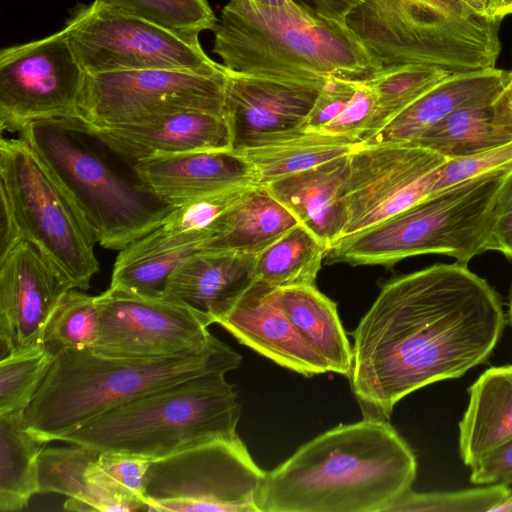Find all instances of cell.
Listing matches in <instances>:
<instances>
[{
  "instance_id": "obj_21",
  "label": "cell",
  "mask_w": 512,
  "mask_h": 512,
  "mask_svg": "<svg viewBox=\"0 0 512 512\" xmlns=\"http://www.w3.org/2000/svg\"><path fill=\"white\" fill-rule=\"evenodd\" d=\"M257 255L200 250L169 276L162 297L183 304L217 324L256 281Z\"/></svg>"
},
{
  "instance_id": "obj_50",
  "label": "cell",
  "mask_w": 512,
  "mask_h": 512,
  "mask_svg": "<svg viewBox=\"0 0 512 512\" xmlns=\"http://www.w3.org/2000/svg\"><path fill=\"white\" fill-rule=\"evenodd\" d=\"M508 322L512 328V285L509 293V304H508Z\"/></svg>"
},
{
  "instance_id": "obj_5",
  "label": "cell",
  "mask_w": 512,
  "mask_h": 512,
  "mask_svg": "<svg viewBox=\"0 0 512 512\" xmlns=\"http://www.w3.org/2000/svg\"><path fill=\"white\" fill-rule=\"evenodd\" d=\"M214 32L213 53L238 73L326 82L365 80L383 67L346 24L294 8L230 0Z\"/></svg>"
},
{
  "instance_id": "obj_40",
  "label": "cell",
  "mask_w": 512,
  "mask_h": 512,
  "mask_svg": "<svg viewBox=\"0 0 512 512\" xmlns=\"http://www.w3.org/2000/svg\"><path fill=\"white\" fill-rule=\"evenodd\" d=\"M508 166H512V142L470 157L447 160L438 168L432 193Z\"/></svg>"
},
{
  "instance_id": "obj_10",
  "label": "cell",
  "mask_w": 512,
  "mask_h": 512,
  "mask_svg": "<svg viewBox=\"0 0 512 512\" xmlns=\"http://www.w3.org/2000/svg\"><path fill=\"white\" fill-rule=\"evenodd\" d=\"M265 476L238 434L208 440L152 461L147 511L260 512Z\"/></svg>"
},
{
  "instance_id": "obj_3",
  "label": "cell",
  "mask_w": 512,
  "mask_h": 512,
  "mask_svg": "<svg viewBox=\"0 0 512 512\" xmlns=\"http://www.w3.org/2000/svg\"><path fill=\"white\" fill-rule=\"evenodd\" d=\"M241 360L218 338L199 350L150 358L111 355L94 348H59L24 411V424L41 442L60 441L138 396L203 373H228Z\"/></svg>"
},
{
  "instance_id": "obj_49",
  "label": "cell",
  "mask_w": 512,
  "mask_h": 512,
  "mask_svg": "<svg viewBox=\"0 0 512 512\" xmlns=\"http://www.w3.org/2000/svg\"><path fill=\"white\" fill-rule=\"evenodd\" d=\"M505 88L509 94V97H510V100L512 103V71L508 72V77H507Z\"/></svg>"
},
{
  "instance_id": "obj_26",
  "label": "cell",
  "mask_w": 512,
  "mask_h": 512,
  "mask_svg": "<svg viewBox=\"0 0 512 512\" xmlns=\"http://www.w3.org/2000/svg\"><path fill=\"white\" fill-rule=\"evenodd\" d=\"M253 188L230 189L174 207L156 229L120 250L116 260L128 261L188 246H202L218 234L229 210Z\"/></svg>"
},
{
  "instance_id": "obj_4",
  "label": "cell",
  "mask_w": 512,
  "mask_h": 512,
  "mask_svg": "<svg viewBox=\"0 0 512 512\" xmlns=\"http://www.w3.org/2000/svg\"><path fill=\"white\" fill-rule=\"evenodd\" d=\"M18 133L103 248L124 249L156 229L174 208L148 191L133 165L79 118L33 121Z\"/></svg>"
},
{
  "instance_id": "obj_8",
  "label": "cell",
  "mask_w": 512,
  "mask_h": 512,
  "mask_svg": "<svg viewBox=\"0 0 512 512\" xmlns=\"http://www.w3.org/2000/svg\"><path fill=\"white\" fill-rule=\"evenodd\" d=\"M499 23L466 0H365L346 20L382 66L423 63L451 72L496 67Z\"/></svg>"
},
{
  "instance_id": "obj_24",
  "label": "cell",
  "mask_w": 512,
  "mask_h": 512,
  "mask_svg": "<svg viewBox=\"0 0 512 512\" xmlns=\"http://www.w3.org/2000/svg\"><path fill=\"white\" fill-rule=\"evenodd\" d=\"M468 393L459 422V453L471 467L512 440V364L487 369Z\"/></svg>"
},
{
  "instance_id": "obj_46",
  "label": "cell",
  "mask_w": 512,
  "mask_h": 512,
  "mask_svg": "<svg viewBox=\"0 0 512 512\" xmlns=\"http://www.w3.org/2000/svg\"><path fill=\"white\" fill-rule=\"evenodd\" d=\"M486 14L501 22L504 17L512 14V0H487Z\"/></svg>"
},
{
  "instance_id": "obj_2",
  "label": "cell",
  "mask_w": 512,
  "mask_h": 512,
  "mask_svg": "<svg viewBox=\"0 0 512 512\" xmlns=\"http://www.w3.org/2000/svg\"><path fill=\"white\" fill-rule=\"evenodd\" d=\"M415 454L388 420L339 424L266 472L260 512H386L412 489Z\"/></svg>"
},
{
  "instance_id": "obj_35",
  "label": "cell",
  "mask_w": 512,
  "mask_h": 512,
  "mask_svg": "<svg viewBox=\"0 0 512 512\" xmlns=\"http://www.w3.org/2000/svg\"><path fill=\"white\" fill-rule=\"evenodd\" d=\"M152 459L117 452H100L86 478L97 493L119 499L134 510H147L145 480Z\"/></svg>"
},
{
  "instance_id": "obj_17",
  "label": "cell",
  "mask_w": 512,
  "mask_h": 512,
  "mask_svg": "<svg viewBox=\"0 0 512 512\" xmlns=\"http://www.w3.org/2000/svg\"><path fill=\"white\" fill-rule=\"evenodd\" d=\"M49 262L21 240L0 257V359L44 343L49 322L66 291Z\"/></svg>"
},
{
  "instance_id": "obj_23",
  "label": "cell",
  "mask_w": 512,
  "mask_h": 512,
  "mask_svg": "<svg viewBox=\"0 0 512 512\" xmlns=\"http://www.w3.org/2000/svg\"><path fill=\"white\" fill-rule=\"evenodd\" d=\"M348 171L346 155L261 187L329 249L342 236L346 225L341 195Z\"/></svg>"
},
{
  "instance_id": "obj_39",
  "label": "cell",
  "mask_w": 512,
  "mask_h": 512,
  "mask_svg": "<svg viewBox=\"0 0 512 512\" xmlns=\"http://www.w3.org/2000/svg\"><path fill=\"white\" fill-rule=\"evenodd\" d=\"M201 246H188L128 261H115L110 288L147 297H162L176 267Z\"/></svg>"
},
{
  "instance_id": "obj_11",
  "label": "cell",
  "mask_w": 512,
  "mask_h": 512,
  "mask_svg": "<svg viewBox=\"0 0 512 512\" xmlns=\"http://www.w3.org/2000/svg\"><path fill=\"white\" fill-rule=\"evenodd\" d=\"M63 31L88 74L143 69L216 73L225 69L204 52L199 34L176 32L95 1L75 6Z\"/></svg>"
},
{
  "instance_id": "obj_9",
  "label": "cell",
  "mask_w": 512,
  "mask_h": 512,
  "mask_svg": "<svg viewBox=\"0 0 512 512\" xmlns=\"http://www.w3.org/2000/svg\"><path fill=\"white\" fill-rule=\"evenodd\" d=\"M0 198L20 238L39 250L68 289L86 291L99 271L95 238L21 137L0 140Z\"/></svg>"
},
{
  "instance_id": "obj_19",
  "label": "cell",
  "mask_w": 512,
  "mask_h": 512,
  "mask_svg": "<svg viewBox=\"0 0 512 512\" xmlns=\"http://www.w3.org/2000/svg\"><path fill=\"white\" fill-rule=\"evenodd\" d=\"M217 324L242 345L304 377L330 372L281 308L276 288L255 281Z\"/></svg>"
},
{
  "instance_id": "obj_15",
  "label": "cell",
  "mask_w": 512,
  "mask_h": 512,
  "mask_svg": "<svg viewBox=\"0 0 512 512\" xmlns=\"http://www.w3.org/2000/svg\"><path fill=\"white\" fill-rule=\"evenodd\" d=\"M100 333L94 349L124 357H165L202 349L215 340L210 322L164 297L108 288L97 295Z\"/></svg>"
},
{
  "instance_id": "obj_7",
  "label": "cell",
  "mask_w": 512,
  "mask_h": 512,
  "mask_svg": "<svg viewBox=\"0 0 512 512\" xmlns=\"http://www.w3.org/2000/svg\"><path fill=\"white\" fill-rule=\"evenodd\" d=\"M512 166L432 193L397 214L343 236L327 250L328 263L391 267L412 256L440 254L468 265L487 251L491 214Z\"/></svg>"
},
{
  "instance_id": "obj_48",
  "label": "cell",
  "mask_w": 512,
  "mask_h": 512,
  "mask_svg": "<svg viewBox=\"0 0 512 512\" xmlns=\"http://www.w3.org/2000/svg\"><path fill=\"white\" fill-rule=\"evenodd\" d=\"M466 1H468L470 4H472L479 11H481V12L486 14V3H487V0H466Z\"/></svg>"
},
{
  "instance_id": "obj_29",
  "label": "cell",
  "mask_w": 512,
  "mask_h": 512,
  "mask_svg": "<svg viewBox=\"0 0 512 512\" xmlns=\"http://www.w3.org/2000/svg\"><path fill=\"white\" fill-rule=\"evenodd\" d=\"M24 411L0 415V511L18 512L40 493L39 456L47 445L24 424Z\"/></svg>"
},
{
  "instance_id": "obj_45",
  "label": "cell",
  "mask_w": 512,
  "mask_h": 512,
  "mask_svg": "<svg viewBox=\"0 0 512 512\" xmlns=\"http://www.w3.org/2000/svg\"><path fill=\"white\" fill-rule=\"evenodd\" d=\"M299 12L316 20L346 24L347 17L365 0H288Z\"/></svg>"
},
{
  "instance_id": "obj_18",
  "label": "cell",
  "mask_w": 512,
  "mask_h": 512,
  "mask_svg": "<svg viewBox=\"0 0 512 512\" xmlns=\"http://www.w3.org/2000/svg\"><path fill=\"white\" fill-rule=\"evenodd\" d=\"M133 167L146 189L172 207L230 189L260 186L252 164L232 148L156 155Z\"/></svg>"
},
{
  "instance_id": "obj_27",
  "label": "cell",
  "mask_w": 512,
  "mask_h": 512,
  "mask_svg": "<svg viewBox=\"0 0 512 512\" xmlns=\"http://www.w3.org/2000/svg\"><path fill=\"white\" fill-rule=\"evenodd\" d=\"M281 308L302 337L324 359L330 372L348 376L352 344L337 311V304L315 285L276 288Z\"/></svg>"
},
{
  "instance_id": "obj_25",
  "label": "cell",
  "mask_w": 512,
  "mask_h": 512,
  "mask_svg": "<svg viewBox=\"0 0 512 512\" xmlns=\"http://www.w3.org/2000/svg\"><path fill=\"white\" fill-rule=\"evenodd\" d=\"M512 142V103L504 89L492 100L463 107L411 144L447 160L470 157Z\"/></svg>"
},
{
  "instance_id": "obj_47",
  "label": "cell",
  "mask_w": 512,
  "mask_h": 512,
  "mask_svg": "<svg viewBox=\"0 0 512 512\" xmlns=\"http://www.w3.org/2000/svg\"><path fill=\"white\" fill-rule=\"evenodd\" d=\"M266 5L294 8L288 0H252ZM295 9V8H294Z\"/></svg>"
},
{
  "instance_id": "obj_36",
  "label": "cell",
  "mask_w": 512,
  "mask_h": 512,
  "mask_svg": "<svg viewBox=\"0 0 512 512\" xmlns=\"http://www.w3.org/2000/svg\"><path fill=\"white\" fill-rule=\"evenodd\" d=\"M100 333L97 296L69 289L60 300L47 327L44 343L59 348H95Z\"/></svg>"
},
{
  "instance_id": "obj_37",
  "label": "cell",
  "mask_w": 512,
  "mask_h": 512,
  "mask_svg": "<svg viewBox=\"0 0 512 512\" xmlns=\"http://www.w3.org/2000/svg\"><path fill=\"white\" fill-rule=\"evenodd\" d=\"M180 33L215 30L218 19L207 0H94Z\"/></svg>"
},
{
  "instance_id": "obj_12",
  "label": "cell",
  "mask_w": 512,
  "mask_h": 512,
  "mask_svg": "<svg viewBox=\"0 0 512 512\" xmlns=\"http://www.w3.org/2000/svg\"><path fill=\"white\" fill-rule=\"evenodd\" d=\"M226 68L216 73L143 69L85 74L78 118L120 127L196 110L223 114Z\"/></svg>"
},
{
  "instance_id": "obj_38",
  "label": "cell",
  "mask_w": 512,
  "mask_h": 512,
  "mask_svg": "<svg viewBox=\"0 0 512 512\" xmlns=\"http://www.w3.org/2000/svg\"><path fill=\"white\" fill-rule=\"evenodd\" d=\"M512 496L511 484H490L446 492H414L412 489L392 503L386 512H488L505 511Z\"/></svg>"
},
{
  "instance_id": "obj_43",
  "label": "cell",
  "mask_w": 512,
  "mask_h": 512,
  "mask_svg": "<svg viewBox=\"0 0 512 512\" xmlns=\"http://www.w3.org/2000/svg\"><path fill=\"white\" fill-rule=\"evenodd\" d=\"M487 250L512 260V170L505 177L491 214Z\"/></svg>"
},
{
  "instance_id": "obj_20",
  "label": "cell",
  "mask_w": 512,
  "mask_h": 512,
  "mask_svg": "<svg viewBox=\"0 0 512 512\" xmlns=\"http://www.w3.org/2000/svg\"><path fill=\"white\" fill-rule=\"evenodd\" d=\"M87 127L132 165L156 155L232 148L225 116L207 111H182L120 127Z\"/></svg>"
},
{
  "instance_id": "obj_31",
  "label": "cell",
  "mask_w": 512,
  "mask_h": 512,
  "mask_svg": "<svg viewBox=\"0 0 512 512\" xmlns=\"http://www.w3.org/2000/svg\"><path fill=\"white\" fill-rule=\"evenodd\" d=\"M327 250L299 223L257 255L256 281L273 288L315 285Z\"/></svg>"
},
{
  "instance_id": "obj_42",
  "label": "cell",
  "mask_w": 512,
  "mask_h": 512,
  "mask_svg": "<svg viewBox=\"0 0 512 512\" xmlns=\"http://www.w3.org/2000/svg\"><path fill=\"white\" fill-rule=\"evenodd\" d=\"M360 82L339 77L328 79L305 120L304 131L318 132L336 118L351 100Z\"/></svg>"
},
{
  "instance_id": "obj_34",
  "label": "cell",
  "mask_w": 512,
  "mask_h": 512,
  "mask_svg": "<svg viewBox=\"0 0 512 512\" xmlns=\"http://www.w3.org/2000/svg\"><path fill=\"white\" fill-rule=\"evenodd\" d=\"M46 343L13 350L0 359V415L25 410L55 359Z\"/></svg>"
},
{
  "instance_id": "obj_33",
  "label": "cell",
  "mask_w": 512,
  "mask_h": 512,
  "mask_svg": "<svg viewBox=\"0 0 512 512\" xmlns=\"http://www.w3.org/2000/svg\"><path fill=\"white\" fill-rule=\"evenodd\" d=\"M43 448L39 456L40 493H56L67 497L64 509L80 511L90 498L91 488L86 473L100 452L81 445Z\"/></svg>"
},
{
  "instance_id": "obj_30",
  "label": "cell",
  "mask_w": 512,
  "mask_h": 512,
  "mask_svg": "<svg viewBox=\"0 0 512 512\" xmlns=\"http://www.w3.org/2000/svg\"><path fill=\"white\" fill-rule=\"evenodd\" d=\"M358 141L305 131L292 138L242 152L252 164L260 186L339 157L349 155Z\"/></svg>"
},
{
  "instance_id": "obj_14",
  "label": "cell",
  "mask_w": 512,
  "mask_h": 512,
  "mask_svg": "<svg viewBox=\"0 0 512 512\" xmlns=\"http://www.w3.org/2000/svg\"><path fill=\"white\" fill-rule=\"evenodd\" d=\"M446 161L431 150L406 143L356 145L349 154L341 195L346 213L341 237L373 226L432 194L438 168Z\"/></svg>"
},
{
  "instance_id": "obj_22",
  "label": "cell",
  "mask_w": 512,
  "mask_h": 512,
  "mask_svg": "<svg viewBox=\"0 0 512 512\" xmlns=\"http://www.w3.org/2000/svg\"><path fill=\"white\" fill-rule=\"evenodd\" d=\"M507 77L496 67L453 72L361 144L412 143L456 110L494 99Z\"/></svg>"
},
{
  "instance_id": "obj_44",
  "label": "cell",
  "mask_w": 512,
  "mask_h": 512,
  "mask_svg": "<svg viewBox=\"0 0 512 512\" xmlns=\"http://www.w3.org/2000/svg\"><path fill=\"white\" fill-rule=\"evenodd\" d=\"M470 468V481L474 484H512V440Z\"/></svg>"
},
{
  "instance_id": "obj_6",
  "label": "cell",
  "mask_w": 512,
  "mask_h": 512,
  "mask_svg": "<svg viewBox=\"0 0 512 512\" xmlns=\"http://www.w3.org/2000/svg\"><path fill=\"white\" fill-rule=\"evenodd\" d=\"M225 375L207 372L150 391L60 441L156 460L208 440L235 436L240 404Z\"/></svg>"
},
{
  "instance_id": "obj_16",
  "label": "cell",
  "mask_w": 512,
  "mask_h": 512,
  "mask_svg": "<svg viewBox=\"0 0 512 512\" xmlns=\"http://www.w3.org/2000/svg\"><path fill=\"white\" fill-rule=\"evenodd\" d=\"M226 71L223 115L234 150L268 145L305 132V120L325 82Z\"/></svg>"
},
{
  "instance_id": "obj_41",
  "label": "cell",
  "mask_w": 512,
  "mask_h": 512,
  "mask_svg": "<svg viewBox=\"0 0 512 512\" xmlns=\"http://www.w3.org/2000/svg\"><path fill=\"white\" fill-rule=\"evenodd\" d=\"M375 112V92L366 79L361 80L342 112L318 132L348 137L361 143L369 131Z\"/></svg>"
},
{
  "instance_id": "obj_13",
  "label": "cell",
  "mask_w": 512,
  "mask_h": 512,
  "mask_svg": "<svg viewBox=\"0 0 512 512\" xmlns=\"http://www.w3.org/2000/svg\"><path fill=\"white\" fill-rule=\"evenodd\" d=\"M85 74L63 29L1 49V131L19 132L38 120L78 118Z\"/></svg>"
},
{
  "instance_id": "obj_1",
  "label": "cell",
  "mask_w": 512,
  "mask_h": 512,
  "mask_svg": "<svg viewBox=\"0 0 512 512\" xmlns=\"http://www.w3.org/2000/svg\"><path fill=\"white\" fill-rule=\"evenodd\" d=\"M506 321L499 294L458 262L386 282L349 332L347 378L363 418L388 420L408 394L486 363Z\"/></svg>"
},
{
  "instance_id": "obj_28",
  "label": "cell",
  "mask_w": 512,
  "mask_h": 512,
  "mask_svg": "<svg viewBox=\"0 0 512 512\" xmlns=\"http://www.w3.org/2000/svg\"><path fill=\"white\" fill-rule=\"evenodd\" d=\"M297 224L288 209L258 186L229 210L218 234L201 249L258 255Z\"/></svg>"
},
{
  "instance_id": "obj_32",
  "label": "cell",
  "mask_w": 512,
  "mask_h": 512,
  "mask_svg": "<svg viewBox=\"0 0 512 512\" xmlns=\"http://www.w3.org/2000/svg\"><path fill=\"white\" fill-rule=\"evenodd\" d=\"M451 73L443 67L423 63L383 66L374 72L366 81L376 95V112L362 142Z\"/></svg>"
}]
</instances>
